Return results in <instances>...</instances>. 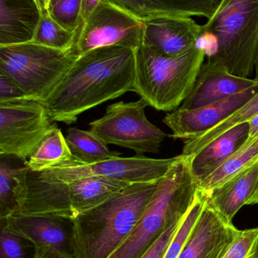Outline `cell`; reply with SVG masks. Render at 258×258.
I'll return each instance as SVG.
<instances>
[{"instance_id": "38", "label": "cell", "mask_w": 258, "mask_h": 258, "mask_svg": "<svg viewBox=\"0 0 258 258\" xmlns=\"http://www.w3.org/2000/svg\"><path fill=\"white\" fill-rule=\"evenodd\" d=\"M32 258H45V257H33Z\"/></svg>"}, {"instance_id": "10", "label": "cell", "mask_w": 258, "mask_h": 258, "mask_svg": "<svg viewBox=\"0 0 258 258\" xmlns=\"http://www.w3.org/2000/svg\"><path fill=\"white\" fill-rule=\"evenodd\" d=\"M178 157L152 159L137 154L128 158L118 156L92 164L80 163L73 159L42 171L65 183L88 176H99L128 183H145L162 178Z\"/></svg>"}, {"instance_id": "21", "label": "cell", "mask_w": 258, "mask_h": 258, "mask_svg": "<svg viewBox=\"0 0 258 258\" xmlns=\"http://www.w3.org/2000/svg\"><path fill=\"white\" fill-rule=\"evenodd\" d=\"M74 217L109 200L130 183L99 176H88L68 183Z\"/></svg>"}, {"instance_id": "36", "label": "cell", "mask_w": 258, "mask_h": 258, "mask_svg": "<svg viewBox=\"0 0 258 258\" xmlns=\"http://www.w3.org/2000/svg\"><path fill=\"white\" fill-rule=\"evenodd\" d=\"M59 1V0H51V1H50V3H49V6H53V5L56 4V3ZM49 6H48V7H49Z\"/></svg>"}, {"instance_id": "16", "label": "cell", "mask_w": 258, "mask_h": 258, "mask_svg": "<svg viewBox=\"0 0 258 258\" xmlns=\"http://www.w3.org/2000/svg\"><path fill=\"white\" fill-rule=\"evenodd\" d=\"M27 191L18 213L72 217L68 183L28 168Z\"/></svg>"}, {"instance_id": "28", "label": "cell", "mask_w": 258, "mask_h": 258, "mask_svg": "<svg viewBox=\"0 0 258 258\" xmlns=\"http://www.w3.org/2000/svg\"><path fill=\"white\" fill-rule=\"evenodd\" d=\"M82 1L83 0H59L56 4L48 7V13L67 30H78L83 24Z\"/></svg>"}, {"instance_id": "37", "label": "cell", "mask_w": 258, "mask_h": 258, "mask_svg": "<svg viewBox=\"0 0 258 258\" xmlns=\"http://www.w3.org/2000/svg\"><path fill=\"white\" fill-rule=\"evenodd\" d=\"M50 1H51V0H48V6H49Z\"/></svg>"}, {"instance_id": "5", "label": "cell", "mask_w": 258, "mask_h": 258, "mask_svg": "<svg viewBox=\"0 0 258 258\" xmlns=\"http://www.w3.org/2000/svg\"><path fill=\"white\" fill-rule=\"evenodd\" d=\"M207 51L196 46L177 57H165L141 44L135 49L133 92L161 111L178 108L192 92Z\"/></svg>"}, {"instance_id": "35", "label": "cell", "mask_w": 258, "mask_h": 258, "mask_svg": "<svg viewBox=\"0 0 258 258\" xmlns=\"http://www.w3.org/2000/svg\"><path fill=\"white\" fill-rule=\"evenodd\" d=\"M255 71H256L255 80H257V81H258V51H257V59H256Z\"/></svg>"}, {"instance_id": "19", "label": "cell", "mask_w": 258, "mask_h": 258, "mask_svg": "<svg viewBox=\"0 0 258 258\" xmlns=\"http://www.w3.org/2000/svg\"><path fill=\"white\" fill-rule=\"evenodd\" d=\"M27 161L0 156V219L18 213L27 195Z\"/></svg>"}, {"instance_id": "1", "label": "cell", "mask_w": 258, "mask_h": 258, "mask_svg": "<svg viewBox=\"0 0 258 258\" xmlns=\"http://www.w3.org/2000/svg\"><path fill=\"white\" fill-rule=\"evenodd\" d=\"M135 50L101 47L80 54L43 101L54 122L74 123L81 113L133 92Z\"/></svg>"}, {"instance_id": "33", "label": "cell", "mask_w": 258, "mask_h": 258, "mask_svg": "<svg viewBox=\"0 0 258 258\" xmlns=\"http://www.w3.org/2000/svg\"><path fill=\"white\" fill-rule=\"evenodd\" d=\"M107 0H83L82 1L81 16L83 23L91 16L98 6Z\"/></svg>"}, {"instance_id": "26", "label": "cell", "mask_w": 258, "mask_h": 258, "mask_svg": "<svg viewBox=\"0 0 258 258\" xmlns=\"http://www.w3.org/2000/svg\"><path fill=\"white\" fill-rule=\"evenodd\" d=\"M80 28L74 31L67 30L46 12L41 15L31 42L65 51L75 46Z\"/></svg>"}, {"instance_id": "25", "label": "cell", "mask_w": 258, "mask_h": 258, "mask_svg": "<svg viewBox=\"0 0 258 258\" xmlns=\"http://www.w3.org/2000/svg\"><path fill=\"white\" fill-rule=\"evenodd\" d=\"M74 159L62 131H51L31 155L27 165L33 171H42Z\"/></svg>"}, {"instance_id": "11", "label": "cell", "mask_w": 258, "mask_h": 258, "mask_svg": "<svg viewBox=\"0 0 258 258\" xmlns=\"http://www.w3.org/2000/svg\"><path fill=\"white\" fill-rule=\"evenodd\" d=\"M1 220L6 226L33 245V257L77 258L72 217L14 214Z\"/></svg>"}, {"instance_id": "12", "label": "cell", "mask_w": 258, "mask_h": 258, "mask_svg": "<svg viewBox=\"0 0 258 258\" xmlns=\"http://www.w3.org/2000/svg\"><path fill=\"white\" fill-rule=\"evenodd\" d=\"M257 92L258 87L251 88L227 99L198 108L186 110L178 107L168 113L163 119L164 123L172 131L169 138L186 141L198 136L224 120Z\"/></svg>"}, {"instance_id": "30", "label": "cell", "mask_w": 258, "mask_h": 258, "mask_svg": "<svg viewBox=\"0 0 258 258\" xmlns=\"http://www.w3.org/2000/svg\"><path fill=\"white\" fill-rule=\"evenodd\" d=\"M30 244L27 239L1 225L0 258H27V246Z\"/></svg>"}, {"instance_id": "18", "label": "cell", "mask_w": 258, "mask_h": 258, "mask_svg": "<svg viewBox=\"0 0 258 258\" xmlns=\"http://www.w3.org/2000/svg\"><path fill=\"white\" fill-rule=\"evenodd\" d=\"M0 2V46L31 42L41 17L34 0Z\"/></svg>"}, {"instance_id": "2", "label": "cell", "mask_w": 258, "mask_h": 258, "mask_svg": "<svg viewBox=\"0 0 258 258\" xmlns=\"http://www.w3.org/2000/svg\"><path fill=\"white\" fill-rule=\"evenodd\" d=\"M158 181L130 183L101 204L74 217L77 258L112 257L140 219Z\"/></svg>"}, {"instance_id": "20", "label": "cell", "mask_w": 258, "mask_h": 258, "mask_svg": "<svg viewBox=\"0 0 258 258\" xmlns=\"http://www.w3.org/2000/svg\"><path fill=\"white\" fill-rule=\"evenodd\" d=\"M249 123L241 124L217 138L198 154L192 156V168L195 177L203 178L224 163L248 139Z\"/></svg>"}, {"instance_id": "6", "label": "cell", "mask_w": 258, "mask_h": 258, "mask_svg": "<svg viewBox=\"0 0 258 258\" xmlns=\"http://www.w3.org/2000/svg\"><path fill=\"white\" fill-rule=\"evenodd\" d=\"M77 48L58 50L33 42L0 46V74L15 82L28 98L43 102L77 57Z\"/></svg>"}, {"instance_id": "4", "label": "cell", "mask_w": 258, "mask_h": 258, "mask_svg": "<svg viewBox=\"0 0 258 258\" xmlns=\"http://www.w3.org/2000/svg\"><path fill=\"white\" fill-rule=\"evenodd\" d=\"M201 27L199 41L209 46L208 59L233 75L249 78L258 51V0H224Z\"/></svg>"}, {"instance_id": "8", "label": "cell", "mask_w": 258, "mask_h": 258, "mask_svg": "<svg viewBox=\"0 0 258 258\" xmlns=\"http://www.w3.org/2000/svg\"><path fill=\"white\" fill-rule=\"evenodd\" d=\"M42 101L33 98L0 103V156L27 160L57 125Z\"/></svg>"}, {"instance_id": "34", "label": "cell", "mask_w": 258, "mask_h": 258, "mask_svg": "<svg viewBox=\"0 0 258 258\" xmlns=\"http://www.w3.org/2000/svg\"><path fill=\"white\" fill-rule=\"evenodd\" d=\"M41 15L48 12V0H34Z\"/></svg>"}, {"instance_id": "15", "label": "cell", "mask_w": 258, "mask_h": 258, "mask_svg": "<svg viewBox=\"0 0 258 258\" xmlns=\"http://www.w3.org/2000/svg\"><path fill=\"white\" fill-rule=\"evenodd\" d=\"M254 87H258L255 79L236 77L221 63L207 59L200 70L192 92L179 107L186 110L198 108Z\"/></svg>"}, {"instance_id": "3", "label": "cell", "mask_w": 258, "mask_h": 258, "mask_svg": "<svg viewBox=\"0 0 258 258\" xmlns=\"http://www.w3.org/2000/svg\"><path fill=\"white\" fill-rule=\"evenodd\" d=\"M191 159L190 156L179 155L158 181L133 231L110 258H140L170 226L183 221L200 189Z\"/></svg>"}, {"instance_id": "7", "label": "cell", "mask_w": 258, "mask_h": 258, "mask_svg": "<svg viewBox=\"0 0 258 258\" xmlns=\"http://www.w3.org/2000/svg\"><path fill=\"white\" fill-rule=\"evenodd\" d=\"M145 100L108 106L102 117L90 122V132L106 145L113 144L137 154L158 153L170 135L153 125L145 115Z\"/></svg>"}, {"instance_id": "22", "label": "cell", "mask_w": 258, "mask_h": 258, "mask_svg": "<svg viewBox=\"0 0 258 258\" xmlns=\"http://www.w3.org/2000/svg\"><path fill=\"white\" fill-rule=\"evenodd\" d=\"M258 114V92L248 102L239 107L236 111L227 116L224 120L217 124L213 128L200 134L198 136L186 140L183 144L182 154L192 156L198 154L217 138L224 135L230 129L241 124L248 122Z\"/></svg>"}, {"instance_id": "29", "label": "cell", "mask_w": 258, "mask_h": 258, "mask_svg": "<svg viewBox=\"0 0 258 258\" xmlns=\"http://www.w3.org/2000/svg\"><path fill=\"white\" fill-rule=\"evenodd\" d=\"M221 258H258V227L240 230Z\"/></svg>"}, {"instance_id": "32", "label": "cell", "mask_w": 258, "mask_h": 258, "mask_svg": "<svg viewBox=\"0 0 258 258\" xmlns=\"http://www.w3.org/2000/svg\"><path fill=\"white\" fill-rule=\"evenodd\" d=\"M30 98L24 91L9 77L0 74V103Z\"/></svg>"}, {"instance_id": "14", "label": "cell", "mask_w": 258, "mask_h": 258, "mask_svg": "<svg viewBox=\"0 0 258 258\" xmlns=\"http://www.w3.org/2000/svg\"><path fill=\"white\" fill-rule=\"evenodd\" d=\"M239 231L209 206L206 197L204 209L178 258H221Z\"/></svg>"}, {"instance_id": "9", "label": "cell", "mask_w": 258, "mask_h": 258, "mask_svg": "<svg viewBox=\"0 0 258 258\" xmlns=\"http://www.w3.org/2000/svg\"><path fill=\"white\" fill-rule=\"evenodd\" d=\"M143 30V20L107 0L82 24L76 44L77 54L112 45L136 49L142 43Z\"/></svg>"}, {"instance_id": "23", "label": "cell", "mask_w": 258, "mask_h": 258, "mask_svg": "<svg viewBox=\"0 0 258 258\" xmlns=\"http://www.w3.org/2000/svg\"><path fill=\"white\" fill-rule=\"evenodd\" d=\"M258 161V136L247 140L236 153L211 174L198 180L199 188L209 192L223 184L241 170Z\"/></svg>"}, {"instance_id": "13", "label": "cell", "mask_w": 258, "mask_h": 258, "mask_svg": "<svg viewBox=\"0 0 258 258\" xmlns=\"http://www.w3.org/2000/svg\"><path fill=\"white\" fill-rule=\"evenodd\" d=\"M142 43L165 57H177L196 46L201 25L190 17L158 16L143 20Z\"/></svg>"}, {"instance_id": "39", "label": "cell", "mask_w": 258, "mask_h": 258, "mask_svg": "<svg viewBox=\"0 0 258 258\" xmlns=\"http://www.w3.org/2000/svg\"><path fill=\"white\" fill-rule=\"evenodd\" d=\"M256 188H258V183H257V186H256ZM255 188V189H256Z\"/></svg>"}, {"instance_id": "17", "label": "cell", "mask_w": 258, "mask_h": 258, "mask_svg": "<svg viewBox=\"0 0 258 258\" xmlns=\"http://www.w3.org/2000/svg\"><path fill=\"white\" fill-rule=\"evenodd\" d=\"M258 183V161L241 170L223 184L206 192L207 203L224 220L233 223L247 205Z\"/></svg>"}, {"instance_id": "27", "label": "cell", "mask_w": 258, "mask_h": 258, "mask_svg": "<svg viewBox=\"0 0 258 258\" xmlns=\"http://www.w3.org/2000/svg\"><path fill=\"white\" fill-rule=\"evenodd\" d=\"M205 202L206 192L199 189L192 207L182 221L163 258H178L204 209Z\"/></svg>"}, {"instance_id": "24", "label": "cell", "mask_w": 258, "mask_h": 258, "mask_svg": "<svg viewBox=\"0 0 258 258\" xmlns=\"http://www.w3.org/2000/svg\"><path fill=\"white\" fill-rule=\"evenodd\" d=\"M65 138L74 160L80 163H96L121 156L119 152L111 151L90 131L70 128Z\"/></svg>"}, {"instance_id": "31", "label": "cell", "mask_w": 258, "mask_h": 258, "mask_svg": "<svg viewBox=\"0 0 258 258\" xmlns=\"http://www.w3.org/2000/svg\"><path fill=\"white\" fill-rule=\"evenodd\" d=\"M181 222L170 226L140 258H163Z\"/></svg>"}]
</instances>
